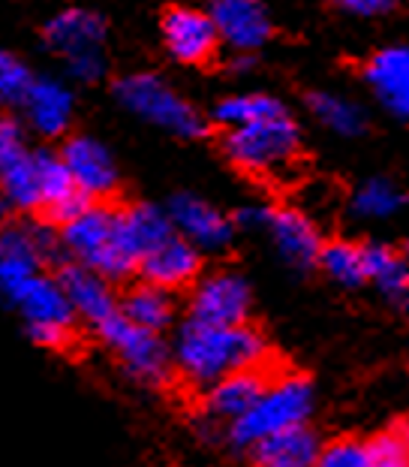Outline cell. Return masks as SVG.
<instances>
[{
    "instance_id": "1",
    "label": "cell",
    "mask_w": 409,
    "mask_h": 467,
    "mask_svg": "<svg viewBox=\"0 0 409 467\" xmlns=\"http://www.w3.org/2000/svg\"><path fill=\"white\" fill-rule=\"evenodd\" d=\"M172 359L178 371L184 374V380L196 386H211L232 371L256 368L265 359V341L247 323L220 326L189 317L184 329L178 332Z\"/></svg>"
},
{
    "instance_id": "2",
    "label": "cell",
    "mask_w": 409,
    "mask_h": 467,
    "mask_svg": "<svg viewBox=\"0 0 409 467\" xmlns=\"http://www.w3.org/2000/svg\"><path fill=\"white\" fill-rule=\"evenodd\" d=\"M61 244L76 263L94 268L108 281L127 277L138 268V256L121 233L118 208L87 202L73 221L61 223Z\"/></svg>"
},
{
    "instance_id": "3",
    "label": "cell",
    "mask_w": 409,
    "mask_h": 467,
    "mask_svg": "<svg viewBox=\"0 0 409 467\" xmlns=\"http://www.w3.org/2000/svg\"><path fill=\"white\" fill-rule=\"evenodd\" d=\"M313 407V389L304 377H281V380L268 383L262 395L253 401V407L247 413H241L238 420L229 425V437L238 450H251L262 437L277 434L292 425L307 422Z\"/></svg>"
},
{
    "instance_id": "4",
    "label": "cell",
    "mask_w": 409,
    "mask_h": 467,
    "mask_svg": "<svg viewBox=\"0 0 409 467\" xmlns=\"http://www.w3.org/2000/svg\"><path fill=\"white\" fill-rule=\"evenodd\" d=\"M223 148L229 161L241 166L244 172L271 175L277 169H286L298 154V124L292 115L281 109L274 115H265L259 121L241 124L226 130Z\"/></svg>"
},
{
    "instance_id": "5",
    "label": "cell",
    "mask_w": 409,
    "mask_h": 467,
    "mask_svg": "<svg viewBox=\"0 0 409 467\" xmlns=\"http://www.w3.org/2000/svg\"><path fill=\"white\" fill-rule=\"evenodd\" d=\"M115 97L127 112L142 121L169 130L181 139H196L205 133L202 115L189 106L172 85L154 73H129L115 82Z\"/></svg>"
},
{
    "instance_id": "6",
    "label": "cell",
    "mask_w": 409,
    "mask_h": 467,
    "mask_svg": "<svg viewBox=\"0 0 409 467\" xmlns=\"http://www.w3.org/2000/svg\"><path fill=\"white\" fill-rule=\"evenodd\" d=\"M94 329L108 347H112L129 377H136V380H142L148 386H159L169 377L172 359H169L166 344L159 341L157 332L136 326L133 320H127L121 311L106 317Z\"/></svg>"
},
{
    "instance_id": "7",
    "label": "cell",
    "mask_w": 409,
    "mask_h": 467,
    "mask_svg": "<svg viewBox=\"0 0 409 467\" xmlns=\"http://www.w3.org/2000/svg\"><path fill=\"white\" fill-rule=\"evenodd\" d=\"M57 251L43 226L0 223V293L13 296L25 281L43 272V263Z\"/></svg>"
},
{
    "instance_id": "8",
    "label": "cell",
    "mask_w": 409,
    "mask_h": 467,
    "mask_svg": "<svg viewBox=\"0 0 409 467\" xmlns=\"http://www.w3.org/2000/svg\"><path fill=\"white\" fill-rule=\"evenodd\" d=\"M208 16L220 43L235 55H253L271 36V16L262 0H211Z\"/></svg>"
},
{
    "instance_id": "9",
    "label": "cell",
    "mask_w": 409,
    "mask_h": 467,
    "mask_svg": "<svg viewBox=\"0 0 409 467\" xmlns=\"http://www.w3.org/2000/svg\"><path fill=\"white\" fill-rule=\"evenodd\" d=\"M159 31H163L166 52L181 64H205L220 43L208 9L196 6H169Z\"/></svg>"
},
{
    "instance_id": "10",
    "label": "cell",
    "mask_w": 409,
    "mask_h": 467,
    "mask_svg": "<svg viewBox=\"0 0 409 467\" xmlns=\"http://www.w3.org/2000/svg\"><path fill=\"white\" fill-rule=\"evenodd\" d=\"M251 314V286L235 272H214L199 281L189 302V317L202 323L235 326Z\"/></svg>"
},
{
    "instance_id": "11",
    "label": "cell",
    "mask_w": 409,
    "mask_h": 467,
    "mask_svg": "<svg viewBox=\"0 0 409 467\" xmlns=\"http://www.w3.org/2000/svg\"><path fill=\"white\" fill-rule=\"evenodd\" d=\"M0 193L15 208H39L36 151H27L15 121L0 118Z\"/></svg>"
},
{
    "instance_id": "12",
    "label": "cell",
    "mask_w": 409,
    "mask_h": 467,
    "mask_svg": "<svg viewBox=\"0 0 409 467\" xmlns=\"http://www.w3.org/2000/svg\"><path fill=\"white\" fill-rule=\"evenodd\" d=\"M313 467H409V434L397 429L371 441L343 437L322 446Z\"/></svg>"
},
{
    "instance_id": "13",
    "label": "cell",
    "mask_w": 409,
    "mask_h": 467,
    "mask_svg": "<svg viewBox=\"0 0 409 467\" xmlns=\"http://www.w3.org/2000/svg\"><path fill=\"white\" fill-rule=\"evenodd\" d=\"M169 217L178 235H184L187 242H193L199 251H220L232 242L235 223L214 208L211 202H205L202 196L193 193H178L169 202Z\"/></svg>"
},
{
    "instance_id": "14",
    "label": "cell",
    "mask_w": 409,
    "mask_h": 467,
    "mask_svg": "<svg viewBox=\"0 0 409 467\" xmlns=\"http://www.w3.org/2000/svg\"><path fill=\"white\" fill-rule=\"evenodd\" d=\"M199 268H202L199 247L178 233H172L166 242H159L154 251H148L138 260L142 281L159 286V290H181V286L193 284L199 277Z\"/></svg>"
},
{
    "instance_id": "15",
    "label": "cell",
    "mask_w": 409,
    "mask_h": 467,
    "mask_svg": "<svg viewBox=\"0 0 409 467\" xmlns=\"http://www.w3.org/2000/svg\"><path fill=\"white\" fill-rule=\"evenodd\" d=\"M64 163L73 175L78 193L87 200H103L118 187V169L112 154L103 142H97L91 136H73L64 145Z\"/></svg>"
},
{
    "instance_id": "16",
    "label": "cell",
    "mask_w": 409,
    "mask_h": 467,
    "mask_svg": "<svg viewBox=\"0 0 409 467\" xmlns=\"http://www.w3.org/2000/svg\"><path fill=\"white\" fill-rule=\"evenodd\" d=\"M262 230L271 235L277 254H281L289 265L311 268L319 263L322 242H319L316 226L307 214L295 212V208H268Z\"/></svg>"
},
{
    "instance_id": "17",
    "label": "cell",
    "mask_w": 409,
    "mask_h": 467,
    "mask_svg": "<svg viewBox=\"0 0 409 467\" xmlns=\"http://www.w3.org/2000/svg\"><path fill=\"white\" fill-rule=\"evenodd\" d=\"M36 187H39V205L46 208L48 221H55L57 226L73 221L91 202L87 196L78 193L64 157L52 151H36Z\"/></svg>"
},
{
    "instance_id": "18",
    "label": "cell",
    "mask_w": 409,
    "mask_h": 467,
    "mask_svg": "<svg viewBox=\"0 0 409 467\" xmlns=\"http://www.w3.org/2000/svg\"><path fill=\"white\" fill-rule=\"evenodd\" d=\"M364 78L388 112L409 121V46H388L364 67Z\"/></svg>"
},
{
    "instance_id": "19",
    "label": "cell",
    "mask_w": 409,
    "mask_h": 467,
    "mask_svg": "<svg viewBox=\"0 0 409 467\" xmlns=\"http://www.w3.org/2000/svg\"><path fill=\"white\" fill-rule=\"evenodd\" d=\"M6 299L22 311L27 326H66V329H73L76 311L57 277L39 272L31 281L18 286L13 296H6Z\"/></svg>"
},
{
    "instance_id": "20",
    "label": "cell",
    "mask_w": 409,
    "mask_h": 467,
    "mask_svg": "<svg viewBox=\"0 0 409 467\" xmlns=\"http://www.w3.org/2000/svg\"><path fill=\"white\" fill-rule=\"evenodd\" d=\"M103 43L106 25L91 9H64L46 25V46L61 55L64 61H73L78 55L103 52Z\"/></svg>"
},
{
    "instance_id": "21",
    "label": "cell",
    "mask_w": 409,
    "mask_h": 467,
    "mask_svg": "<svg viewBox=\"0 0 409 467\" xmlns=\"http://www.w3.org/2000/svg\"><path fill=\"white\" fill-rule=\"evenodd\" d=\"M57 281H61L76 317H82V320H87L91 326H99L106 317H112L118 311L115 296L108 290V277L94 272V268H87L82 263L64 265Z\"/></svg>"
},
{
    "instance_id": "22",
    "label": "cell",
    "mask_w": 409,
    "mask_h": 467,
    "mask_svg": "<svg viewBox=\"0 0 409 467\" xmlns=\"http://www.w3.org/2000/svg\"><path fill=\"white\" fill-rule=\"evenodd\" d=\"M22 106L31 127L43 136H61L73 121V94L57 78H34Z\"/></svg>"
},
{
    "instance_id": "23",
    "label": "cell",
    "mask_w": 409,
    "mask_h": 467,
    "mask_svg": "<svg viewBox=\"0 0 409 467\" xmlns=\"http://www.w3.org/2000/svg\"><path fill=\"white\" fill-rule=\"evenodd\" d=\"M251 450L256 467H313L319 452H322V443H319L316 431H311L302 422L262 437Z\"/></svg>"
},
{
    "instance_id": "24",
    "label": "cell",
    "mask_w": 409,
    "mask_h": 467,
    "mask_svg": "<svg viewBox=\"0 0 409 467\" xmlns=\"http://www.w3.org/2000/svg\"><path fill=\"white\" fill-rule=\"evenodd\" d=\"M268 380L256 368H244V371H232L220 377L217 383L208 386L205 392V413L211 420L220 422H235L238 416L247 413L253 407V401L262 395Z\"/></svg>"
},
{
    "instance_id": "25",
    "label": "cell",
    "mask_w": 409,
    "mask_h": 467,
    "mask_svg": "<svg viewBox=\"0 0 409 467\" xmlns=\"http://www.w3.org/2000/svg\"><path fill=\"white\" fill-rule=\"evenodd\" d=\"M362 254H364L367 281L376 284L388 299L409 311V263L404 260V254L376 242L362 244Z\"/></svg>"
},
{
    "instance_id": "26",
    "label": "cell",
    "mask_w": 409,
    "mask_h": 467,
    "mask_svg": "<svg viewBox=\"0 0 409 467\" xmlns=\"http://www.w3.org/2000/svg\"><path fill=\"white\" fill-rule=\"evenodd\" d=\"M118 214H121V233L138 260L175 233L172 217L157 205H129Z\"/></svg>"
},
{
    "instance_id": "27",
    "label": "cell",
    "mask_w": 409,
    "mask_h": 467,
    "mask_svg": "<svg viewBox=\"0 0 409 467\" xmlns=\"http://www.w3.org/2000/svg\"><path fill=\"white\" fill-rule=\"evenodd\" d=\"M404 208H406V193L394 182H388V178H371V182H364L353 193V214L358 221H371V223L394 221Z\"/></svg>"
},
{
    "instance_id": "28",
    "label": "cell",
    "mask_w": 409,
    "mask_h": 467,
    "mask_svg": "<svg viewBox=\"0 0 409 467\" xmlns=\"http://www.w3.org/2000/svg\"><path fill=\"white\" fill-rule=\"evenodd\" d=\"M121 314L136 326H142V329L159 332L172 323V299H169V290H159L154 284H142L127 293Z\"/></svg>"
},
{
    "instance_id": "29",
    "label": "cell",
    "mask_w": 409,
    "mask_h": 467,
    "mask_svg": "<svg viewBox=\"0 0 409 467\" xmlns=\"http://www.w3.org/2000/svg\"><path fill=\"white\" fill-rule=\"evenodd\" d=\"M307 106H311V112L316 115V121L325 124L328 130L337 136H358L367 124L362 106H355L353 100H346L341 94L313 91L307 97Z\"/></svg>"
},
{
    "instance_id": "30",
    "label": "cell",
    "mask_w": 409,
    "mask_h": 467,
    "mask_svg": "<svg viewBox=\"0 0 409 467\" xmlns=\"http://www.w3.org/2000/svg\"><path fill=\"white\" fill-rule=\"evenodd\" d=\"M319 265H322L325 275L332 277V281L341 284V286H362V284H367L362 244H353V242L322 244V251H319Z\"/></svg>"
},
{
    "instance_id": "31",
    "label": "cell",
    "mask_w": 409,
    "mask_h": 467,
    "mask_svg": "<svg viewBox=\"0 0 409 467\" xmlns=\"http://www.w3.org/2000/svg\"><path fill=\"white\" fill-rule=\"evenodd\" d=\"M281 109H286V106L268 94H235V97H226V100L217 103L214 118L220 127L232 130V127L259 121V118L274 115V112H281Z\"/></svg>"
},
{
    "instance_id": "32",
    "label": "cell",
    "mask_w": 409,
    "mask_h": 467,
    "mask_svg": "<svg viewBox=\"0 0 409 467\" xmlns=\"http://www.w3.org/2000/svg\"><path fill=\"white\" fill-rule=\"evenodd\" d=\"M34 76L15 55L0 52V103H18L22 106L27 88H31Z\"/></svg>"
},
{
    "instance_id": "33",
    "label": "cell",
    "mask_w": 409,
    "mask_h": 467,
    "mask_svg": "<svg viewBox=\"0 0 409 467\" xmlns=\"http://www.w3.org/2000/svg\"><path fill=\"white\" fill-rule=\"evenodd\" d=\"M66 69L69 76L76 78V82H97V78L106 76V55L103 52H91V55H78L73 61H66Z\"/></svg>"
},
{
    "instance_id": "34",
    "label": "cell",
    "mask_w": 409,
    "mask_h": 467,
    "mask_svg": "<svg viewBox=\"0 0 409 467\" xmlns=\"http://www.w3.org/2000/svg\"><path fill=\"white\" fill-rule=\"evenodd\" d=\"M27 335L46 350H64L73 337V329H66V326H27Z\"/></svg>"
},
{
    "instance_id": "35",
    "label": "cell",
    "mask_w": 409,
    "mask_h": 467,
    "mask_svg": "<svg viewBox=\"0 0 409 467\" xmlns=\"http://www.w3.org/2000/svg\"><path fill=\"white\" fill-rule=\"evenodd\" d=\"M334 4L349 9V13H355V16H379L392 6V0H334Z\"/></svg>"
},
{
    "instance_id": "36",
    "label": "cell",
    "mask_w": 409,
    "mask_h": 467,
    "mask_svg": "<svg viewBox=\"0 0 409 467\" xmlns=\"http://www.w3.org/2000/svg\"><path fill=\"white\" fill-rule=\"evenodd\" d=\"M6 212H9V202H6V196L0 193V223H6Z\"/></svg>"
},
{
    "instance_id": "37",
    "label": "cell",
    "mask_w": 409,
    "mask_h": 467,
    "mask_svg": "<svg viewBox=\"0 0 409 467\" xmlns=\"http://www.w3.org/2000/svg\"><path fill=\"white\" fill-rule=\"evenodd\" d=\"M401 254H404V260L409 263V235H406V242H404V251H401Z\"/></svg>"
}]
</instances>
